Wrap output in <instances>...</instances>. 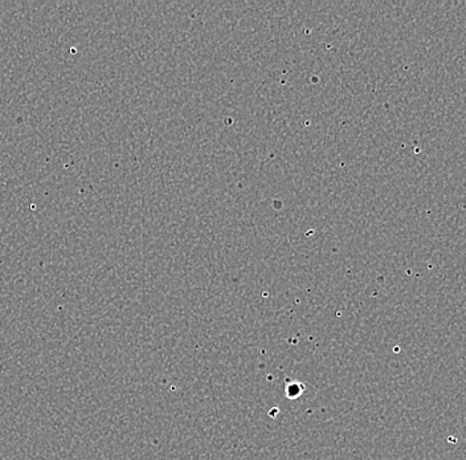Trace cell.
Returning a JSON list of instances; mask_svg holds the SVG:
<instances>
[{
  "mask_svg": "<svg viewBox=\"0 0 466 460\" xmlns=\"http://www.w3.org/2000/svg\"><path fill=\"white\" fill-rule=\"evenodd\" d=\"M302 392H304V385L297 383V381H291L290 383H287V397L290 398V400L301 397Z\"/></svg>",
  "mask_w": 466,
  "mask_h": 460,
  "instance_id": "6da1fadb",
  "label": "cell"
}]
</instances>
